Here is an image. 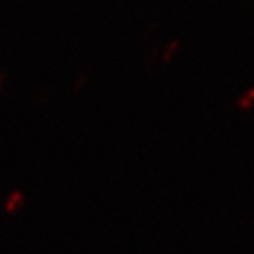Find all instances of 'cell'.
I'll return each mask as SVG.
<instances>
[{
    "instance_id": "obj_3",
    "label": "cell",
    "mask_w": 254,
    "mask_h": 254,
    "mask_svg": "<svg viewBox=\"0 0 254 254\" xmlns=\"http://www.w3.org/2000/svg\"><path fill=\"white\" fill-rule=\"evenodd\" d=\"M178 48H180V41H178V40H174L173 43H170V46L167 47V48H165V51H164V55H163L164 61H170V60L174 57V54L178 51Z\"/></svg>"
},
{
    "instance_id": "obj_4",
    "label": "cell",
    "mask_w": 254,
    "mask_h": 254,
    "mask_svg": "<svg viewBox=\"0 0 254 254\" xmlns=\"http://www.w3.org/2000/svg\"><path fill=\"white\" fill-rule=\"evenodd\" d=\"M0 82H1V75H0Z\"/></svg>"
},
{
    "instance_id": "obj_1",
    "label": "cell",
    "mask_w": 254,
    "mask_h": 254,
    "mask_svg": "<svg viewBox=\"0 0 254 254\" xmlns=\"http://www.w3.org/2000/svg\"><path fill=\"white\" fill-rule=\"evenodd\" d=\"M21 200H23V193H20V192H14V193H11V196L7 200V203H6V209H7V212H14L17 206L21 203Z\"/></svg>"
},
{
    "instance_id": "obj_2",
    "label": "cell",
    "mask_w": 254,
    "mask_h": 254,
    "mask_svg": "<svg viewBox=\"0 0 254 254\" xmlns=\"http://www.w3.org/2000/svg\"><path fill=\"white\" fill-rule=\"evenodd\" d=\"M253 100H254V88L253 89H250V91H247L239 99V105H240V108L242 109H250L252 108V105H253Z\"/></svg>"
}]
</instances>
